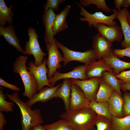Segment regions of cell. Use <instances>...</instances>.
Returning <instances> with one entry per match:
<instances>
[{"instance_id":"obj_1","label":"cell","mask_w":130,"mask_h":130,"mask_svg":"<svg viewBox=\"0 0 130 130\" xmlns=\"http://www.w3.org/2000/svg\"><path fill=\"white\" fill-rule=\"evenodd\" d=\"M97 114L90 108L65 112L60 117L73 130H97L95 127Z\"/></svg>"},{"instance_id":"obj_2","label":"cell","mask_w":130,"mask_h":130,"mask_svg":"<svg viewBox=\"0 0 130 130\" xmlns=\"http://www.w3.org/2000/svg\"><path fill=\"white\" fill-rule=\"evenodd\" d=\"M5 94L10 100L17 105L20 109L22 130H30L32 128L44 123L40 110L38 109L32 110L28 107L20 98L17 92L12 94Z\"/></svg>"},{"instance_id":"obj_3","label":"cell","mask_w":130,"mask_h":130,"mask_svg":"<svg viewBox=\"0 0 130 130\" xmlns=\"http://www.w3.org/2000/svg\"><path fill=\"white\" fill-rule=\"evenodd\" d=\"M28 58V57L23 56L17 57L13 68L14 73L20 75L23 82L24 87L23 96L30 100L33 95L38 92V85L33 75L27 69L26 64Z\"/></svg>"},{"instance_id":"obj_4","label":"cell","mask_w":130,"mask_h":130,"mask_svg":"<svg viewBox=\"0 0 130 130\" xmlns=\"http://www.w3.org/2000/svg\"><path fill=\"white\" fill-rule=\"evenodd\" d=\"M56 42L58 48L62 50L63 53L64 66L70 62L73 61L84 63L88 65L97 59L96 54L93 49H90L83 52L76 51L69 49L56 39Z\"/></svg>"},{"instance_id":"obj_5","label":"cell","mask_w":130,"mask_h":130,"mask_svg":"<svg viewBox=\"0 0 130 130\" xmlns=\"http://www.w3.org/2000/svg\"><path fill=\"white\" fill-rule=\"evenodd\" d=\"M78 5L80 7L81 11L80 15L83 17H80V20L82 21H87L89 27L93 26L96 28L97 24L102 23L110 26H114L117 24L114 20L117 17L118 11L116 9L111 10L114 13L110 16H107L101 12H96L93 14H91L86 11L83 6L79 3Z\"/></svg>"},{"instance_id":"obj_6","label":"cell","mask_w":130,"mask_h":130,"mask_svg":"<svg viewBox=\"0 0 130 130\" xmlns=\"http://www.w3.org/2000/svg\"><path fill=\"white\" fill-rule=\"evenodd\" d=\"M29 40L26 43L25 48L26 54L32 55L35 61L34 62L37 66L40 65L43 63V58L46 55L41 48L38 40V35L36 30L32 27L28 28Z\"/></svg>"},{"instance_id":"obj_7","label":"cell","mask_w":130,"mask_h":130,"mask_svg":"<svg viewBox=\"0 0 130 130\" xmlns=\"http://www.w3.org/2000/svg\"><path fill=\"white\" fill-rule=\"evenodd\" d=\"M54 39L50 45L46 44V46L48 56L46 61V65L48 68L47 78H50L53 77L54 72L57 69L61 68L60 62L64 61V59L61 53L58 51Z\"/></svg>"},{"instance_id":"obj_8","label":"cell","mask_w":130,"mask_h":130,"mask_svg":"<svg viewBox=\"0 0 130 130\" xmlns=\"http://www.w3.org/2000/svg\"><path fill=\"white\" fill-rule=\"evenodd\" d=\"M72 83L82 90L85 97L90 102L95 101L102 80L101 77L96 78L85 80L71 79Z\"/></svg>"},{"instance_id":"obj_9","label":"cell","mask_w":130,"mask_h":130,"mask_svg":"<svg viewBox=\"0 0 130 130\" xmlns=\"http://www.w3.org/2000/svg\"><path fill=\"white\" fill-rule=\"evenodd\" d=\"M47 59L46 58H45L42 63L39 66H36L34 62L31 61L29 63V66L26 67L27 69L33 75L37 81L38 92L45 86L52 87L49 83L47 75L48 72V69L46 67Z\"/></svg>"},{"instance_id":"obj_10","label":"cell","mask_w":130,"mask_h":130,"mask_svg":"<svg viewBox=\"0 0 130 130\" xmlns=\"http://www.w3.org/2000/svg\"><path fill=\"white\" fill-rule=\"evenodd\" d=\"M90 101L84 96L82 90L76 84L72 83L71 87L70 111L90 108Z\"/></svg>"},{"instance_id":"obj_11","label":"cell","mask_w":130,"mask_h":130,"mask_svg":"<svg viewBox=\"0 0 130 130\" xmlns=\"http://www.w3.org/2000/svg\"><path fill=\"white\" fill-rule=\"evenodd\" d=\"M87 65H79L74 68L71 71L65 73H60L57 71L53 74V77L48 79L50 84L52 87L58 81L65 78L76 79L81 80L88 79L85 74L86 68Z\"/></svg>"},{"instance_id":"obj_12","label":"cell","mask_w":130,"mask_h":130,"mask_svg":"<svg viewBox=\"0 0 130 130\" xmlns=\"http://www.w3.org/2000/svg\"><path fill=\"white\" fill-rule=\"evenodd\" d=\"M96 28L98 33L112 43L115 41L120 42L123 38L124 34L121 27L117 24L110 26L99 23L97 24Z\"/></svg>"},{"instance_id":"obj_13","label":"cell","mask_w":130,"mask_h":130,"mask_svg":"<svg viewBox=\"0 0 130 130\" xmlns=\"http://www.w3.org/2000/svg\"><path fill=\"white\" fill-rule=\"evenodd\" d=\"M62 84H59L54 87H44L38 93L34 94L32 98L25 102L28 107L31 108L34 104L38 102L45 103L53 98H57L56 92Z\"/></svg>"},{"instance_id":"obj_14","label":"cell","mask_w":130,"mask_h":130,"mask_svg":"<svg viewBox=\"0 0 130 130\" xmlns=\"http://www.w3.org/2000/svg\"><path fill=\"white\" fill-rule=\"evenodd\" d=\"M105 71L113 72V71L112 67L102 58L87 65L86 75L88 79L101 77L102 72Z\"/></svg>"},{"instance_id":"obj_15","label":"cell","mask_w":130,"mask_h":130,"mask_svg":"<svg viewBox=\"0 0 130 130\" xmlns=\"http://www.w3.org/2000/svg\"><path fill=\"white\" fill-rule=\"evenodd\" d=\"M120 57L114 52L111 48L109 52L102 57L105 62L110 65L113 70V73L115 75L126 69H130V62L121 60Z\"/></svg>"},{"instance_id":"obj_16","label":"cell","mask_w":130,"mask_h":130,"mask_svg":"<svg viewBox=\"0 0 130 130\" xmlns=\"http://www.w3.org/2000/svg\"><path fill=\"white\" fill-rule=\"evenodd\" d=\"M93 40L92 47L98 59L102 58L109 52L113 46L112 43L98 33L94 36Z\"/></svg>"},{"instance_id":"obj_17","label":"cell","mask_w":130,"mask_h":130,"mask_svg":"<svg viewBox=\"0 0 130 130\" xmlns=\"http://www.w3.org/2000/svg\"><path fill=\"white\" fill-rule=\"evenodd\" d=\"M108 102L109 111L112 116L124 117L123 110L124 101L122 96L114 90Z\"/></svg>"},{"instance_id":"obj_18","label":"cell","mask_w":130,"mask_h":130,"mask_svg":"<svg viewBox=\"0 0 130 130\" xmlns=\"http://www.w3.org/2000/svg\"><path fill=\"white\" fill-rule=\"evenodd\" d=\"M54 11L50 9L44 13L42 15V22L45 29L44 41L46 44L51 45L54 39L53 32L54 21L56 15Z\"/></svg>"},{"instance_id":"obj_19","label":"cell","mask_w":130,"mask_h":130,"mask_svg":"<svg viewBox=\"0 0 130 130\" xmlns=\"http://www.w3.org/2000/svg\"><path fill=\"white\" fill-rule=\"evenodd\" d=\"M0 36H3L6 42L18 52L26 54L25 51L20 44V40L16 35L15 28L12 24H10L6 27L0 26Z\"/></svg>"},{"instance_id":"obj_20","label":"cell","mask_w":130,"mask_h":130,"mask_svg":"<svg viewBox=\"0 0 130 130\" xmlns=\"http://www.w3.org/2000/svg\"><path fill=\"white\" fill-rule=\"evenodd\" d=\"M129 12L128 9L124 8L117 12L116 17L119 21L124 37L121 46L124 48L130 47V27L127 21V17Z\"/></svg>"},{"instance_id":"obj_21","label":"cell","mask_w":130,"mask_h":130,"mask_svg":"<svg viewBox=\"0 0 130 130\" xmlns=\"http://www.w3.org/2000/svg\"><path fill=\"white\" fill-rule=\"evenodd\" d=\"M72 82L71 79H63V83L56 92L57 98H59L63 100L66 111H70L71 87Z\"/></svg>"},{"instance_id":"obj_22","label":"cell","mask_w":130,"mask_h":130,"mask_svg":"<svg viewBox=\"0 0 130 130\" xmlns=\"http://www.w3.org/2000/svg\"><path fill=\"white\" fill-rule=\"evenodd\" d=\"M71 7L70 5H67L59 13L56 15L52 29L54 36L68 28L66 18L70 12Z\"/></svg>"},{"instance_id":"obj_23","label":"cell","mask_w":130,"mask_h":130,"mask_svg":"<svg viewBox=\"0 0 130 130\" xmlns=\"http://www.w3.org/2000/svg\"><path fill=\"white\" fill-rule=\"evenodd\" d=\"M14 7L11 3L9 7L6 5L4 0H0V26L4 27L7 22L10 24L13 22L14 14L12 8Z\"/></svg>"},{"instance_id":"obj_24","label":"cell","mask_w":130,"mask_h":130,"mask_svg":"<svg viewBox=\"0 0 130 130\" xmlns=\"http://www.w3.org/2000/svg\"><path fill=\"white\" fill-rule=\"evenodd\" d=\"M102 79L106 84L121 95L122 96L120 86L123 83V81L118 79L115 76L113 72L104 71L102 73Z\"/></svg>"},{"instance_id":"obj_25","label":"cell","mask_w":130,"mask_h":130,"mask_svg":"<svg viewBox=\"0 0 130 130\" xmlns=\"http://www.w3.org/2000/svg\"><path fill=\"white\" fill-rule=\"evenodd\" d=\"M89 108L94 110L97 115L103 116L111 121L112 116L109 111L108 101L98 102L93 101L90 102Z\"/></svg>"},{"instance_id":"obj_26","label":"cell","mask_w":130,"mask_h":130,"mask_svg":"<svg viewBox=\"0 0 130 130\" xmlns=\"http://www.w3.org/2000/svg\"><path fill=\"white\" fill-rule=\"evenodd\" d=\"M113 90L102 79L95 101L98 102L108 101Z\"/></svg>"},{"instance_id":"obj_27","label":"cell","mask_w":130,"mask_h":130,"mask_svg":"<svg viewBox=\"0 0 130 130\" xmlns=\"http://www.w3.org/2000/svg\"><path fill=\"white\" fill-rule=\"evenodd\" d=\"M112 130H130V115L122 118L112 116Z\"/></svg>"},{"instance_id":"obj_28","label":"cell","mask_w":130,"mask_h":130,"mask_svg":"<svg viewBox=\"0 0 130 130\" xmlns=\"http://www.w3.org/2000/svg\"><path fill=\"white\" fill-rule=\"evenodd\" d=\"M6 94L3 92V88L0 87V111L8 113L13 112L14 103L13 102H8L5 99L7 98Z\"/></svg>"},{"instance_id":"obj_29","label":"cell","mask_w":130,"mask_h":130,"mask_svg":"<svg viewBox=\"0 0 130 130\" xmlns=\"http://www.w3.org/2000/svg\"><path fill=\"white\" fill-rule=\"evenodd\" d=\"M80 4L82 6L86 7L91 4L96 5L99 9L108 13L111 11V8L107 6L104 0H80Z\"/></svg>"},{"instance_id":"obj_30","label":"cell","mask_w":130,"mask_h":130,"mask_svg":"<svg viewBox=\"0 0 130 130\" xmlns=\"http://www.w3.org/2000/svg\"><path fill=\"white\" fill-rule=\"evenodd\" d=\"M43 127L45 130H73L62 119L50 124H45Z\"/></svg>"},{"instance_id":"obj_31","label":"cell","mask_w":130,"mask_h":130,"mask_svg":"<svg viewBox=\"0 0 130 130\" xmlns=\"http://www.w3.org/2000/svg\"><path fill=\"white\" fill-rule=\"evenodd\" d=\"M95 125L97 130H112L111 121L101 115L97 114Z\"/></svg>"},{"instance_id":"obj_32","label":"cell","mask_w":130,"mask_h":130,"mask_svg":"<svg viewBox=\"0 0 130 130\" xmlns=\"http://www.w3.org/2000/svg\"><path fill=\"white\" fill-rule=\"evenodd\" d=\"M65 0H47L45 4L44 5V13L51 9L54 11L58 10L60 4L64 3Z\"/></svg>"},{"instance_id":"obj_33","label":"cell","mask_w":130,"mask_h":130,"mask_svg":"<svg viewBox=\"0 0 130 130\" xmlns=\"http://www.w3.org/2000/svg\"><path fill=\"white\" fill-rule=\"evenodd\" d=\"M124 104L123 108V117L130 115V93L125 92L123 94Z\"/></svg>"},{"instance_id":"obj_34","label":"cell","mask_w":130,"mask_h":130,"mask_svg":"<svg viewBox=\"0 0 130 130\" xmlns=\"http://www.w3.org/2000/svg\"><path fill=\"white\" fill-rule=\"evenodd\" d=\"M113 50L115 54L120 58H123L124 56L130 57V47L122 49H114Z\"/></svg>"},{"instance_id":"obj_35","label":"cell","mask_w":130,"mask_h":130,"mask_svg":"<svg viewBox=\"0 0 130 130\" xmlns=\"http://www.w3.org/2000/svg\"><path fill=\"white\" fill-rule=\"evenodd\" d=\"M115 76L117 78L122 80L123 83H130V70L121 72Z\"/></svg>"},{"instance_id":"obj_36","label":"cell","mask_w":130,"mask_h":130,"mask_svg":"<svg viewBox=\"0 0 130 130\" xmlns=\"http://www.w3.org/2000/svg\"><path fill=\"white\" fill-rule=\"evenodd\" d=\"M0 85L17 92L20 91V88L18 86L7 83L1 77L0 78Z\"/></svg>"},{"instance_id":"obj_37","label":"cell","mask_w":130,"mask_h":130,"mask_svg":"<svg viewBox=\"0 0 130 130\" xmlns=\"http://www.w3.org/2000/svg\"><path fill=\"white\" fill-rule=\"evenodd\" d=\"M6 123L5 115L2 112L0 111V130H3L4 126Z\"/></svg>"},{"instance_id":"obj_38","label":"cell","mask_w":130,"mask_h":130,"mask_svg":"<svg viewBox=\"0 0 130 130\" xmlns=\"http://www.w3.org/2000/svg\"><path fill=\"white\" fill-rule=\"evenodd\" d=\"M124 0H115L114 3L115 6V9H117L118 11L121 10L120 8L122 6Z\"/></svg>"},{"instance_id":"obj_39","label":"cell","mask_w":130,"mask_h":130,"mask_svg":"<svg viewBox=\"0 0 130 130\" xmlns=\"http://www.w3.org/2000/svg\"><path fill=\"white\" fill-rule=\"evenodd\" d=\"M120 89L125 92L128 91H130V83H123L121 85Z\"/></svg>"},{"instance_id":"obj_40","label":"cell","mask_w":130,"mask_h":130,"mask_svg":"<svg viewBox=\"0 0 130 130\" xmlns=\"http://www.w3.org/2000/svg\"><path fill=\"white\" fill-rule=\"evenodd\" d=\"M122 6L126 8L130 7V0H124Z\"/></svg>"},{"instance_id":"obj_41","label":"cell","mask_w":130,"mask_h":130,"mask_svg":"<svg viewBox=\"0 0 130 130\" xmlns=\"http://www.w3.org/2000/svg\"><path fill=\"white\" fill-rule=\"evenodd\" d=\"M30 130H45L43 126L39 125L32 128Z\"/></svg>"},{"instance_id":"obj_42","label":"cell","mask_w":130,"mask_h":130,"mask_svg":"<svg viewBox=\"0 0 130 130\" xmlns=\"http://www.w3.org/2000/svg\"><path fill=\"white\" fill-rule=\"evenodd\" d=\"M127 23L130 27V12H129L127 17Z\"/></svg>"}]
</instances>
